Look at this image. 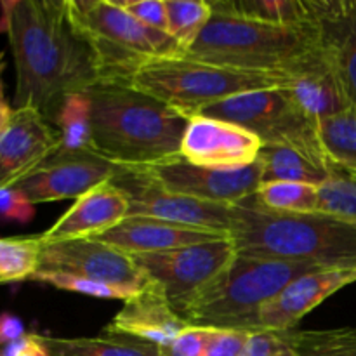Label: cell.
Wrapping results in <instances>:
<instances>
[{
    "instance_id": "1",
    "label": "cell",
    "mask_w": 356,
    "mask_h": 356,
    "mask_svg": "<svg viewBox=\"0 0 356 356\" xmlns=\"http://www.w3.org/2000/svg\"><path fill=\"white\" fill-rule=\"evenodd\" d=\"M2 9L16 66L14 108H31L54 125L66 97L104 82L99 59L68 0H16Z\"/></svg>"
},
{
    "instance_id": "2",
    "label": "cell",
    "mask_w": 356,
    "mask_h": 356,
    "mask_svg": "<svg viewBox=\"0 0 356 356\" xmlns=\"http://www.w3.org/2000/svg\"><path fill=\"white\" fill-rule=\"evenodd\" d=\"M90 149L124 169H146L181 155L188 117L131 86L106 80L87 89Z\"/></svg>"
},
{
    "instance_id": "3",
    "label": "cell",
    "mask_w": 356,
    "mask_h": 356,
    "mask_svg": "<svg viewBox=\"0 0 356 356\" xmlns=\"http://www.w3.org/2000/svg\"><path fill=\"white\" fill-rule=\"evenodd\" d=\"M229 240L236 254L256 259L355 270L356 225L334 216L285 214L263 209L254 197L233 207Z\"/></svg>"
},
{
    "instance_id": "4",
    "label": "cell",
    "mask_w": 356,
    "mask_h": 356,
    "mask_svg": "<svg viewBox=\"0 0 356 356\" xmlns=\"http://www.w3.org/2000/svg\"><path fill=\"white\" fill-rule=\"evenodd\" d=\"M318 49L312 21L278 26L212 13L195 44L181 54L243 72L291 76Z\"/></svg>"
},
{
    "instance_id": "5",
    "label": "cell",
    "mask_w": 356,
    "mask_h": 356,
    "mask_svg": "<svg viewBox=\"0 0 356 356\" xmlns=\"http://www.w3.org/2000/svg\"><path fill=\"white\" fill-rule=\"evenodd\" d=\"M318 270L322 268L236 254L181 316L191 327L259 332L263 306L292 280Z\"/></svg>"
},
{
    "instance_id": "6",
    "label": "cell",
    "mask_w": 356,
    "mask_h": 356,
    "mask_svg": "<svg viewBox=\"0 0 356 356\" xmlns=\"http://www.w3.org/2000/svg\"><path fill=\"white\" fill-rule=\"evenodd\" d=\"M287 75L243 72L211 65L186 54L162 56L143 65L132 75L131 86L184 117H193L202 108L250 90L287 86Z\"/></svg>"
},
{
    "instance_id": "7",
    "label": "cell",
    "mask_w": 356,
    "mask_h": 356,
    "mask_svg": "<svg viewBox=\"0 0 356 356\" xmlns=\"http://www.w3.org/2000/svg\"><path fill=\"white\" fill-rule=\"evenodd\" d=\"M70 10L92 45L104 82H131L132 75L148 61L181 54L169 33L153 30L115 0H68Z\"/></svg>"
},
{
    "instance_id": "8",
    "label": "cell",
    "mask_w": 356,
    "mask_h": 356,
    "mask_svg": "<svg viewBox=\"0 0 356 356\" xmlns=\"http://www.w3.org/2000/svg\"><path fill=\"white\" fill-rule=\"evenodd\" d=\"M197 115L240 125L257 136L263 146H292L327 159L318 122L306 113L285 86L236 94L202 108Z\"/></svg>"
},
{
    "instance_id": "9",
    "label": "cell",
    "mask_w": 356,
    "mask_h": 356,
    "mask_svg": "<svg viewBox=\"0 0 356 356\" xmlns=\"http://www.w3.org/2000/svg\"><path fill=\"white\" fill-rule=\"evenodd\" d=\"M229 238L197 243L169 252L131 254L148 284L159 289L179 315L235 259Z\"/></svg>"
},
{
    "instance_id": "10",
    "label": "cell",
    "mask_w": 356,
    "mask_h": 356,
    "mask_svg": "<svg viewBox=\"0 0 356 356\" xmlns=\"http://www.w3.org/2000/svg\"><path fill=\"white\" fill-rule=\"evenodd\" d=\"M110 181L127 197L129 216H143L229 235L235 205L211 204L172 193L153 181L143 169L117 167Z\"/></svg>"
},
{
    "instance_id": "11",
    "label": "cell",
    "mask_w": 356,
    "mask_h": 356,
    "mask_svg": "<svg viewBox=\"0 0 356 356\" xmlns=\"http://www.w3.org/2000/svg\"><path fill=\"white\" fill-rule=\"evenodd\" d=\"M38 271L66 273L120 289L132 298L148 285L132 257L96 238L44 243Z\"/></svg>"
},
{
    "instance_id": "12",
    "label": "cell",
    "mask_w": 356,
    "mask_h": 356,
    "mask_svg": "<svg viewBox=\"0 0 356 356\" xmlns=\"http://www.w3.org/2000/svg\"><path fill=\"white\" fill-rule=\"evenodd\" d=\"M143 170L172 193L221 205L243 204L256 195L261 184L257 162L240 169H212L195 165L179 155Z\"/></svg>"
},
{
    "instance_id": "13",
    "label": "cell",
    "mask_w": 356,
    "mask_h": 356,
    "mask_svg": "<svg viewBox=\"0 0 356 356\" xmlns=\"http://www.w3.org/2000/svg\"><path fill=\"white\" fill-rule=\"evenodd\" d=\"M115 172L117 165L94 152H68L59 148L14 188L33 205L70 198L76 200L97 184L110 181Z\"/></svg>"
},
{
    "instance_id": "14",
    "label": "cell",
    "mask_w": 356,
    "mask_h": 356,
    "mask_svg": "<svg viewBox=\"0 0 356 356\" xmlns=\"http://www.w3.org/2000/svg\"><path fill=\"white\" fill-rule=\"evenodd\" d=\"M263 143L240 125L193 115L181 141V156L190 163L212 169H240L259 159Z\"/></svg>"
},
{
    "instance_id": "15",
    "label": "cell",
    "mask_w": 356,
    "mask_h": 356,
    "mask_svg": "<svg viewBox=\"0 0 356 356\" xmlns=\"http://www.w3.org/2000/svg\"><path fill=\"white\" fill-rule=\"evenodd\" d=\"M59 148L58 129L38 111L14 108L13 118L0 138V190L16 186Z\"/></svg>"
},
{
    "instance_id": "16",
    "label": "cell",
    "mask_w": 356,
    "mask_h": 356,
    "mask_svg": "<svg viewBox=\"0 0 356 356\" xmlns=\"http://www.w3.org/2000/svg\"><path fill=\"white\" fill-rule=\"evenodd\" d=\"M316 40L356 106V0H306Z\"/></svg>"
},
{
    "instance_id": "17",
    "label": "cell",
    "mask_w": 356,
    "mask_h": 356,
    "mask_svg": "<svg viewBox=\"0 0 356 356\" xmlns=\"http://www.w3.org/2000/svg\"><path fill=\"white\" fill-rule=\"evenodd\" d=\"M356 282L355 270H318L298 277L263 306L259 330L287 332L327 298Z\"/></svg>"
},
{
    "instance_id": "18",
    "label": "cell",
    "mask_w": 356,
    "mask_h": 356,
    "mask_svg": "<svg viewBox=\"0 0 356 356\" xmlns=\"http://www.w3.org/2000/svg\"><path fill=\"white\" fill-rule=\"evenodd\" d=\"M129 216V200L111 181L97 184L76 198L51 228L42 233V242L51 243L72 238H96Z\"/></svg>"
},
{
    "instance_id": "19",
    "label": "cell",
    "mask_w": 356,
    "mask_h": 356,
    "mask_svg": "<svg viewBox=\"0 0 356 356\" xmlns=\"http://www.w3.org/2000/svg\"><path fill=\"white\" fill-rule=\"evenodd\" d=\"M229 238L226 233L209 232V229L190 228L176 222L160 221L143 216H127L122 222L96 236V240L115 247L125 254H155L212 242V240Z\"/></svg>"
},
{
    "instance_id": "20",
    "label": "cell",
    "mask_w": 356,
    "mask_h": 356,
    "mask_svg": "<svg viewBox=\"0 0 356 356\" xmlns=\"http://www.w3.org/2000/svg\"><path fill=\"white\" fill-rule=\"evenodd\" d=\"M110 325L122 332L155 343L160 348L172 343L176 336L190 327L186 320L170 306L165 296L152 284L124 301V308L115 315Z\"/></svg>"
},
{
    "instance_id": "21",
    "label": "cell",
    "mask_w": 356,
    "mask_h": 356,
    "mask_svg": "<svg viewBox=\"0 0 356 356\" xmlns=\"http://www.w3.org/2000/svg\"><path fill=\"white\" fill-rule=\"evenodd\" d=\"M285 87L305 108L306 113L316 122L351 106L339 79L330 68L322 49H318L305 65H301V68L289 76Z\"/></svg>"
},
{
    "instance_id": "22",
    "label": "cell",
    "mask_w": 356,
    "mask_h": 356,
    "mask_svg": "<svg viewBox=\"0 0 356 356\" xmlns=\"http://www.w3.org/2000/svg\"><path fill=\"white\" fill-rule=\"evenodd\" d=\"M49 356H162V348L108 325L94 337L42 336Z\"/></svg>"
},
{
    "instance_id": "23",
    "label": "cell",
    "mask_w": 356,
    "mask_h": 356,
    "mask_svg": "<svg viewBox=\"0 0 356 356\" xmlns=\"http://www.w3.org/2000/svg\"><path fill=\"white\" fill-rule=\"evenodd\" d=\"M257 163L261 167V183L292 181L320 188L329 176V159H320L292 146H263Z\"/></svg>"
},
{
    "instance_id": "24",
    "label": "cell",
    "mask_w": 356,
    "mask_h": 356,
    "mask_svg": "<svg viewBox=\"0 0 356 356\" xmlns=\"http://www.w3.org/2000/svg\"><path fill=\"white\" fill-rule=\"evenodd\" d=\"M212 13L278 26H305L309 21L306 0H207Z\"/></svg>"
},
{
    "instance_id": "25",
    "label": "cell",
    "mask_w": 356,
    "mask_h": 356,
    "mask_svg": "<svg viewBox=\"0 0 356 356\" xmlns=\"http://www.w3.org/2000/svg\"><path fill=\"white\" fill-rule=\"evenodd\" d=\"M254 200L263 209L285 214H315L320 207L318 186L292 181L261 183Z\"/></svg>"
},
{
    "instance_id": "26",
    "label": "cell",
    "mask_w": 356,
    "mask_h": 356,
    "mask_svg": "<svg viewBox=\"0 0 356 356\" xmlns=\"http://www.w3.org/2000/svg\"><path fill=\"white\" fill-rule=\"evenodd\" d=\"M318 134L327 159L356 172V106L322 118Z\"/></svg>"
},
{
    "instance_id": "27",
    "label": "cell",
    "mask_w": 356,
    "mask_h": 356,
    "mask_svg": "<svg viewBox=\"0 0 356 356\" xmlns=\"http://www.w3.org/2000/svg\"><path fill=\"white\" fill-rule=\"evenodd\" d=\"M42 236L0 238V284L31 280L40 266Z\"/></svg>"
},
{
    "instance_id": "28",
    "label": "cell",
    "mask_w": 356,
    "mask_h": 356,
    "mask_svg": "<svg viewBox=\"0 0 356 356\" xmlns=\"http://www.w3.org/2000/svg\"><path fill=\"white\" fill-rule=\"evenodd\" d=\"M320 190L318 212L356 225V172L329 160V176Z\"/></svg>"
},
{
    "instance_id": "29",
    "label": "cell",
    "mask_w": 356,
    "mask_h": 356,
    "mask_svg": "<svg viewBox=\"0 0 356 356\" xmlns=\"http://www.w3.org/2000/svg\"><path fill=\"white\" fill-rule=\"evenodd\" d=\"M61 138V149L92 152L90 149V99L86 92L72 94L65 99L54 122Z\"/></svg>"
},
{
    "instance_id": "30",
    "label": "cell",
    "mask_w": 356,
    "mask_h": 356,
    "mask_svg": "<svg viewBox=\"0 0 356 356\" xmlns=\"http://www.w3.org/2000/svg\"><path fill=\"white\" fill-rule=\"evenodd\" d=\"M167 33L179 44L181 52L188 51L209 19L212 9L204 0H165Z\"/></svg>"
},
{
    "instance_id": "31",
    "label": "cell",
    "mask_w": 356,
    "mask_h": 356,
    "mask_svg": "<svg viewBox=\"0 0 356 356\" xmlns=\"http://www.w3.org/2000/svg\"><path fill=\"white\" fill-rule=\"evenodd\" d=\"M298 356H356V327L330 330H292Z\"/></svg>"
},
{
    "instance_id": "32",
    "label": "cell",
    "mask_w": 356,
    "mask_h": 356,
    "mask_svg": "<svg viewBox=\"0 0 356 356\" xmlns=\"http://www.w3.org/2000/svg\"><path fill=\"white\" fill-rule=\"evenodd\" d=\"M31 280L35 282H44V284L52 285L56 289L68 292H76V294L90 296V298L97 299H131V296L125 294L120 289L110 287L106 284H99V282L87 280V278L75 277V275H66V273H49V271H37Z\"/></svg>"
},
{
    "instance_id": "33",
    "label": "cell",
    "mask_w": 356,
    "mask_h": 356,
    "mask_svg": "<svg viewBox=\"0 0 356 356\" xmlns=\"http://www.w3.org/2000/svg\"><path fill=\"white\" fill-rule=\"evenodd\" d=\"M240 356H298L294 343H292V330H287V332H271V330L252 332Z\"/></svg>"
},
{
    "instance_id": "34",
    "label": "cell",
    "mask_w": 356,
    "mask_h": 356,
    "mask_svg": "<svg viewBox=\"0 0 356 356\" xmlns=\"http://www.w3.org/2000/svg\"><path fill=\"white\" fill-rule=\"evenodd\" d=\"M35 216V205L17 188L0 190V222H30Z\"/></svg>"
},
{
    "instance_id": "35",
    "label": "cell",
    "mask_w": 356,
    "mask_h": 356,
    "mask_svg": "<svg viewBox=\"0 0 356 356\" xmlns=\"http://www.w3.org/2000/svg\"><path fill=\"white\" fill-rule=\"evenodd\" d=\"M252 332L226 329H209L204 356H240Z\"/></svg>"
},
{
    "instance_id": "36",
    "label": "cell",
    "mask_w": 356,
    "mask_h": 356,
    "mask_svg": "<svg viewBox=\"0 0 356 356\" xmlns=\"http://www.w3.org/2000/svg\"><path fill=\"white\" fill-rule=\"evenodd\" d=\"M120 6L146 26L167 33L165 0H122Z\"/></svg>"
},
{
    "instance_id": "37",
    "label": "cell",
    "mask_w": 356,
    "mask_h": 356,
    "mask_svg": "<svg viewBox=\"0 0 356 356\" xmlns=\"http://www.w3.org/2000/svg\"><path fill=\"white\" fill-rule=\"evenodd\" d=\"M209 341V329L186 327L172 343L162 348V356H204Z\"/></svg>"
},
{
    "instance_id": "38",
    "label": "cell",
    "mask_w": 356,
    "mask_h": 356,
    "mask_svg": "<svg viewBox=\"0 0 356 356\" xmlns=\"http://www.w3.org/2000/svg\"><path fill=\"white\" fill-rule=\"evenodd\" d=\"M24 336H26V329L19 316L13 313H0V346H6Z\"/></svg>"
},
{
    "instance_id": "39",
    "label": "cell",
    "mask_w": 356,
    "mask_h": 356,
    "mask_svg": "<svg viewBox=\"0 0 356 356\" xmlns=\"http://www.w3.org/2000/svg\"><path fill=\"white\" fill-rule=\"evenodd\" d=\"M30 341H31V334H26V336L21 337V339L6 344V346H2V356H21L24 351H26Z\"/></svg>"
},
{
    "instance_id": "40",
    "label": "cell",
    "mask_w": 356,
    "mask_h": 356,
    "mask_svg": "<svg viewBox=\"0 0 356 356\" xmlns=\"http://www.w3.org/2000/svg\"><path fill=\"white\" fill-rule=\"evenodd\" d=\"M14 108H10L6 101H0V138L6 132L7 125H9L10 118H13Z\"/></svg>"
},
{
    "instance_id": "41",
    "label": "cell",
    "mask_w": 356,
    "mask_h": 356,
    "mask_svg": "<svg viewBox=\"0 0 356 356\" xmlns=\"http://www.w3.org/2000/svg\"><path fill=\"white\" fill-rule=\"evenodd\" d=\"M6 70V59H3V52H0V101L2 99V73Z\"/></svg>"
},
{
    "instance_id": "42",
    "label": "cell",
    "mask_w": 356,
    "mask_h": 356,
    "mask_svg": "<svg viewBox=\"0 0 356 356\" xmlns=\"http://www.w3.org/2000/svg\"><path fill=\"white\" fill-rule=\"evenodd\" d=\"M0 356H2V346H0Z\"/></svg>"
}]
</instances>
